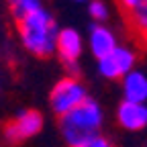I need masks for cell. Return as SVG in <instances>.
Wrapping results in <instances>:
<instances>
[{
    "label": "cell",
    "mask_w": 147,
    "mask_h": 147,
    "mask_svg": "<svg viewBox=\"0 0 147 147\" xmlns=\"http://www.w3.org/2000/svg\"><path fill=\"white\" fill-rule=\"evenodd\" d=\"M133 18H135V25L141 31H147V0H141L133 8Z\"/></svg>",
    "instance_id": "cell-12"
},
{
    "label": "cell",
    "mask_w": 147,
    "mask_h": 147,
    "mask_svg": "<svg viewBox=\"0 0 147 147\" xmlns=\"http://www.w3.org/2000/svg\"><path fill=\"white\" fill-rule=\"evenodd\" d=\"M8 4H10V10H12V14H14V18L18 23H21L23 18H27L29 14L43 8L41 0H8Z\"/></svg>",
    "instance_id": "cell-10"
},
{
    "label": "cell",
    "mask_w": 147,
    "mask_h": 147,
    "mask_svg": "<svg viewBox=\"0 0 147 147\" xmlns=\"http://www.w3.org/2000/svg\"><path fill=\"white\" fill-rule=\"evenodd\" d=\"M76 2H84V0H76Z\"/></svg>",
    "instance_id": "cell-15"
},
{
    "label": "cell",
    "mask_w": 147,
    "mask_h": 147,
    "mask_svg": "<svg viewBox=\"0 0 147 147\" xmlns=\"http://www.w3.org/2000/svg\"><path fill=\"white\" fill-rule=\"evenodd\" d=\"M18 31H21V41L23 45L39 57H47V55L55 53V41H57V27H55L53 16L41 8L27 18L18 23Z\"/></svg>",
    "instance_id": "cell-2"
},
{
    "label": "cell",
    "mask_w": 147,
    "mask_h": 147,
    "mask_svg": "<svg viewBox=\"0 0 147 147\" xmlns=\"http://www.w3.org/2000/svg\"><path fill=\"white\" fill-rule=\"evenodd\" d=\"M123 96L129 102H147V74L133 69L123 78Z\"/></svg>",
    "instance_id": "cell-9"
},
{
    "label": "cell",
    "mask_w": 147,
    "mask_h": 147,
    "mask_svg": "<svg viewBox=\"0 0 147 147\" xmlns=\"http://www.w3.org/2000/svg\"><path fill=\"white\" fill-rule=\"evenodd\" d=\"M88 14L94 18V21L102 23L106 21V16H108V6L104 0H90L88 2Z\"/></svg>",
    "instance_id": "cell-11"
},
{
    "label": "cell",
    "mask_w": 147,
    "mask_h": 147,
    "mask_svg": "<svg viewBox=\"0 0 147 147\" xmlns=\"http://www.w3.org/2000/svg\"><path fill=\"white\" fill-rule=\"evenodd\" d=\"M82 49H84V41H82V35L76 29H61V31H57L55 53L61 57V61H65V65L76 63L78 57L82 55Z\"/></svg>",
    "instance_id": "cell-6"
},
{
    "label": "cell",
    "mask_w": 147,
    "mask_h": 147,
    "mask_svg": "<svg viewBox=\"0 0 147 147\" xmlns=\"http://www.w3.org/2000/svg\"><path fill=\"white\" fill-rule=\"evenodd\" d=\"M41 129H43L41 113H37V110H25L12 123H8L4 127V137L10 143H18V141H25L29 137H35Z\"/></svg>",
    "instance_id": "cell-5"
},
{
    "label": "cell",
    "mask_w": 147,
    "mask_h": 147,
    "mask_svg": "<svg viewBox=\"0 0 147 147\" xmlns=\"http://www.w3.org/2000/svg\"><path fill=\"white\" fill-rule=\"evenodd\" d=\"M86 100H88L86 88H84L76 78H71V76L59 80L57 84L53 86L51 96H49V102H51L53 113H57L59 117L71 113L74 108H78V106L84 104Z\"/></svg>",
    "instance_id": "cell-3"
},
{
    "label": "cell",
    "mask_w": 147,
    "mask_h": 147,
    "mask_svg": "<svg viewBox=\"0 0 147 147\" xmlns=\"http://www.w3.org/2000/svg\"><path fill=\"white\" fill-rule=\"evenodd\" d=\"M78 147H113V145H110V141H108L106 137L98 135V137H94V139H90V141H86V143L78 145Z\"/></svg>",
    "instance_id": "cell-13"
},
{
    "label": "cell",
    "mask_w": 147,
    "mask_h": 147,
    "mask_svg": "<svg viewBox=\"0 0 147 147\" xmlns=\"http://www.w3.org/2000/svg\"><path fill=\"white\" fill-rule=\"evenodd\" d=\"M133 69H135V53L129 47H117L106 57L98 59L100 76H104L108 80H123Z\"/></svg>",
    "instance_id": "cell-4"
},
{
    "label": "cell",
    "mask_w": 147,
    "mask_h": 147,
    "mask_svg": "<svg viewBox=\"0 0 147 147\" xmlns=\"http://www.w3.org/2000/svg\"><path fill=\"white\" fill-rule=\"evenodd\" d=\"M117 119L119 125L127 131H141L147 127V104L123 100L117 108Z\"/></svg>",
    "instance_id": "cell-7"
},
{
    "label": "cell",
    "mask_w": 147,
    "mask_h": 147,
    "mask_svg": "<svg viewBox=\"0 0 147 147\" xmlns=\"http://www.w3.org/2000/svg\"><path fill=\"white\" fill-rule=\"evenodd\" d=\"M59 127H61V135L67 145L78 147L90 139L98 137L100 127H102V108L94 100H86L78 108H74L71 113L59 117Z\"/></svg>",
    "instance_id": "cell-1"
},
{
    "label": "cell",
    "mask_w": 147,
    "mask_h": 147,
    "mask_svg": "<svg viewBox=\"0 0 147 147\" xmlns=\"http://www.w3.org/2000/svg\"><path fill=\"white\" fill-rule=\"evenodd\" d=\"M88 45H90V51L96 59H102L106 57L108 53H113L119 45H117V37L113 35L108 27H104L102 23H96L94 27L90 29V35H88Z\"/></svg>",
    "instance_id": "cell-8"
},
{
    "label": "cell",
    "mask_w": 147,
    "mask_h": 147,
    "mask_svg": "<svg viewBox=\"0 0 147 147\" xmlns=\"http://www.w3.org/2000/svg\"><path fill=\"white\" fill-rule=\"evenodd\" d=\"M139 2H141V0H121V4H123L125 8H131V10H133Z\"/></svg>",
    "instance_id": "cell-14"
}]
</instances>
